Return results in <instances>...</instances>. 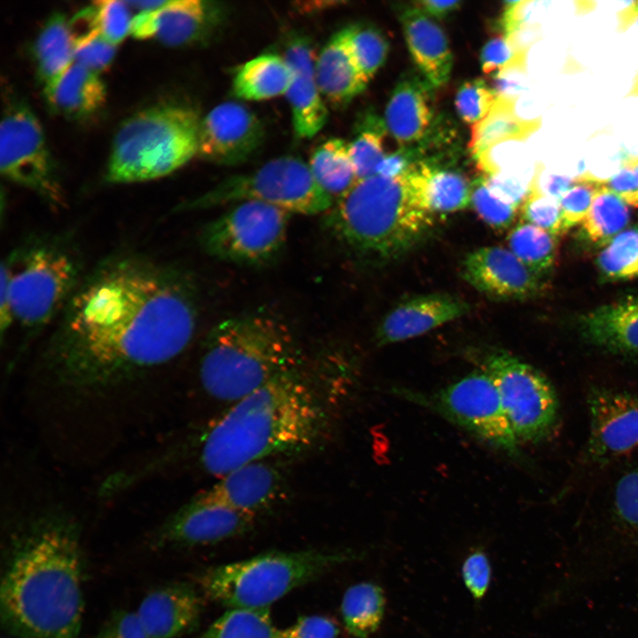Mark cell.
Segmentation results:
<instances>
[{
	"mask_svg": "<svg viewBox=\"0 0 638 638\" xmlns=\"http://www.w3.org/2000/svg\"><path fill=\"white\" fill-rule=\"evenodd\" d=\"M603 181L589 171L573 178V185L559 199L564 232L584 221Z\"/></svg>",
	"mask_w": 638,
	"mask_h": 638,
	"instance_id": "ab89813d",
	"label": "cell"
},
{
	"mask_svg": "<svg viewBox=\"0 0 638 638\" xmlns=\"http://www.w3.org/2000/svg\"><path fill=\"white\" fill-rule=\"evenodd\" d=\"M283 57L292 71L285 95L291 106L294 133L298 138H311L325 126L329 112L317 85L316 58L310 39L300 34L291 35Z\"/></svg>",
	"mask_w": 638,
	"mask_h": 638,
	"instance_id": "d6986e66",
	"label": "cell"
},
{
	"mask_svg": "<svg viewBox=\"0 0 638 638\" xmlns=\"http://www.w3.org/2000/svg\"><path fill=\"white\" fill-rule=\"evenodd\" d=\"M346 552L269 551L208 568L197 578L206 599L229 609H268L296 587L348 561Z\"/></svg>",
	"mask_w": 638,
	"mask_h": 638,
	"instance_id": "ba28073f",
	"label": "cell"
},
{
	"mask_svg": "<svg viewBox=\"0 0 638 638\" xmlns=\"http://www.w3.org/2000/svg\"><path fill=\"white\" fill-rule=\"evenodd\" d=\"M469 304L447 293H430L407 299L392 309L378 324L379 346L422 335L468 313Z\"/></svg>",
	"mask_w": 638,
	"mask_h": 638,
	"instance_id": "44dd1931",
	"label": "cell"
},
{
	"mask_svg": "<svg viewBox=\"0 0 638 638\" xmlns=\"http://www.w3.org/2000/svg\"><path fill=\"white\" fill-rule=\"evenodd\" d=\"M291 214L263 202L242 201L206 223L198 243L205 253L222 261L268 265L284 250Z\"/></svg>",
	"mask_w": 638,
	"mask_h": 638,
	"instance_id": "30bf717a",
	"label": "cell"
},
{
	"mask_svg": "<svg viewBox=\"0 0 638 638\" xmlns=\"http://www.w3.org/2000/svg\"><path fill=\"white\" fill-rule=\"evenodd\" d=\"M201 119L192 107L163 104L128 118L117 130L107 164L110 183L166 176L198 154Z\"/></svg>",
	"mask_w": 638,
	"mask_h": 638,
	"instance_id": "52a82bcc",
	"label": "cell"
},
{
	"mask_svg": "<svg viewBox=\"0 0 638 638\" xmlns=\"http://www.w3.org/2000/svg\"><path fill=\"white\" fill-rule=\"evenodd\" d=\"M614 502L621 520L633 527H638V470L619 479Z\"/></svg>",
	"mask_w": 638,
	"mask_h": 638,
	"instance_id": "f5cc1de1",
	"label": "cell"
},
{
	"mask_svg": "<svg viewBox=\"0 0 638 638\" xmlns=\"http://www.w3.org/2000/svg\"><path fill=\"white\" fill-rule=\"evenodd\" d=\"M461 274L472 287L495 300H525L544 287L538 275L509 249L497 245L470 252L462 262Z\"/></svg>",
	"mask_w": 638,
	"mask_h": 638,
	"instance_id": "e0dca14e",
	"label": "cell"
},
{
	"mask_svg": "<svg viewBox=\"0 0 638 638\" xmlns=\"http://www.w3.org/2000/svg\"><path fill=\"white\" fill-rule=\"evenodd\" d=\"M229 13V7L217 1L166 0L161 7L134 17L130 34L168 46L206 43L224 27Z\"/></svg>",
	"mask_w": 638,
	"mask_h": 638,
	"instance_id": "9a60e30c",
	"label": "cell"
},
{
	"mask_svg": "<svg viewBox=\"0 0 638 638\" xmlns=\"http://www.w3.org/2000/svg\"><path fill=\"white\" fill-rule=\"evenodd\" d=\"M246 200L305 215L326 213L333 205V198L314 179L308 164L289 155L271 160L253 172L227 177L175 210H204Z\"/></svg>",
	"mask_w": 638,
	"mask_h": 638,
	"instance_id": "9c48e42d",
	"label": "cell"
},
{
	"mask_svg": "<svg viewBox=\"0 0 638 638\" xmlns=\"http://www.w3.org/2000/svg\"><path fill=\"white\" fill-rule=\"evenodd\" d=\"M50 109L71 120H84L97 113L105 102V87L96 74L73 62L43 89Z\"/></svg>",
	"mask_w": 638,
	"mask_h": 638,
	"instance_id": "4316f807",
	"label": "cell"
},
{
	"mask_svg": "<svg viewBox=\"0 0 638 638\" xmlns=\"http://www.w3.org/2000/svg\"><path fill=\"white\" fill-rule=\"evenodd\" d=\"M496 96L487 83L479 78L464 82L455 97L456 112L463 122L474 126L490 113Z\"/></svg>",
	"mask_w": 638,
	"mask_h": 638,
	"instance_id": "60d3db41",
	"label": "cell"
},
{
	"mask_svg": "<svg viewBox=\"0 0 638 638\" xmlns=\"http://www.w3.org/2000/svg\"><path fill=\"white\" fill-rule=\"evenodd\" d=\"M292 71L284 58L268 52L241 65L233 76L231 92L245 100H265L286 94Z\"/></svg>",
	"mask_w": 638,
	"mask_h": 638,
	"instance_id": "83f0119b",
	"label": "cell"
},
{
	"mask_svg": "<svg viewBox=\"0 0 638 638\" xmlns=\"http://www.w3.org/2000/svg\"><path fill=\"white\" fill-rule=\"evenodd\" d=\"M268 609H229L196 638H279Z\"/></svg>",
	"mask_w": 638,
	"mask_h": 638,
	"instance_id": "d590c367",
	"label": "cell"
},
{
	"mask_svg": "<svg viewBox=\"0 0 638 638\" xmlns=\"http://www.w3.org/2000/svg\"><path fill=\"white\" fill-rule=\"evenodd\" d=\"M264 136L261 121L250 108L227 101L201 119L198 155L221 166H236L254 153Z\"/></svg>",
	"mask_w": 638,
	"mask_h": 638,
	"instance_id": "2e32d148",
	"label": "cell"
},
{
	"mask_svg": "<svg viewBox=\"0 0 638 638\" xmlns=\"http://www.w3.org/2000/svg\"><path fill=\"white\" fill-rule=\"evenodd\" d=\"M579 325L590 344L638 356V294L595 307L580 317Z\"/></svg>",
	"mask_w": 638,
	"mask_h": 638,
	"instance_id": "484cf974",
	"label": "cell"
},
{
	"mask_svg": "<svg viewBox=\"0 0 638 638\" xmlns=\"http://www.w3.org/2000/svg\"><path fill=\"white\" fill-rule=\"evenodd\" d=\"M485 372L499 392L518 443L538 441L552 432L559 403L544 375L505 351L492 353L486 358Z\"/></svg>",
	"mask_w": 638,
	"mask_h": 638,
	"instance_id": "7c38bea8",
	"label": "cell"
},
{
	"mask_svg": "<svg viewBox=\"0 0 638 638\" xmlns=\"http://www.w3.org/2000/svg\"><path fill=\"white\" fill-rule=\"evenodd\" d=\"M206 598L188 582H171L150 591L136 613L151 638H179L197 628Z\"/></svg>",
	"mask_w": 638,
	"mask_h": 638,
	"instance_id": "ffe728a7",
	"label": "cell"
},
{
	"mask_svg": "<svg viewBox=\"0 0 638 638\" xmlns=\"http://www.w3.org/2000/svg\"><path fill=\"white\" fill-rule=\"evenodd\" d=\"M603 184L628 206L638 208V182L631 169L621 168L609 178L604 179Z\"/></svg>",
	"mask_w": 638,
	"mask_h": 638,
	"instance_id": "11a10c76",
	"label": "cell"
},
{
	"mask_svg": "<svg viewBox=\"0 0 638 638\" xmlns=\"http://www.w3.org/2000/svg\"><path fill=\"white\" fill-rule=\"evenodd\" d=\"M254 519L199 493L156 528L152 545L163 549L214 544L247 533Z\"/></svg>",
	"mask_w": 638,
	"mask_h": 638,
	"instance_id": "5bb4252c",
	"label": "cell"
},
{
	"mask_svg": "<svg viewBox=\"0 0 638 638\" xmlns=\"http://www.w3.org/2000/svg\"><path fill=\"white\" fill-rule=\"evenodd\" d=\"M432 408L497 448L517 454L518 441L499 392L486 372H474L426 399Z\"/></svg>",
	"mask_w": 638,
	"mask_h": 638,
	"instance_id": "4fadbf2b",
	"label": "cell"
},
{
	"mask_svg": "<svg viewBox=\"0 0 638 638\" xmlns=\"http://www.w3.org/2000/svg\"><path fill=\"white\" fill-rule=\"evenodd\" d=\"M483 177L494 197L517 209L529 191L530 183L512 173L498 172Z\"/></svg>",
	"mask_w": 638,
	"mask_h": 638,
	"instance_id": "c3c4849f",
	"label": "cell"
},
{
	"mask_svg": "<svg viewBox=\"0 0 638 638\" xmlns=\"http://www.w3.org/2000/svg\"><path fill=\"white\" fill-rule=\"evenodd\" d=\"M315 77L323 99L331 106H347L370 80L360 67L344 27L331 36L315 59Z\"/></svg>",
	"mask_w": 638,
	"mask_h": 638,
	"instance_id": "cb8c5ba5",
	"label": "cell"
},
{
	"mask_svg": "<svg viewBox=\"0 0 638 638\" xmlns=\"http://www.w3.org/2000/svg\"><path fill=\"white\" fill-rule=\"evenodd\" d=\"M339 629L331 618L309 615L299 618L292 625L280 629L279 638H338Z\"/></svg>",
	"mask_w": 638,
	"mask_h": 638,
	"instance_id": "681fc988",
	"label": "cell"
},
{
	"mask_svg": "<svg viewBox=\"0 0 638 638\" xmlns=\"http://www.w3.org/2000/svg\"><path fill=\"white\" fill-rule=\"evenodd\" d=\"M386 131L384 119L373 112L363 113L357 120L354 137L348 143L357 180L376 175L385 156L383 140Z\"/></svg>",
	"mask_w": 638,
	"mask_h": 638,
	"instance_id": "e575fe53",
	"label": "cell"
},
{
	"mask_svg": "<svg viewBox=\"0 0 638 638\" xmlns=\"http://www.w3.org/2000/svg\"><path fill=\"white\" fill-rule=\"evenodd\" d=\"M352 51L367 78H373L384 65L389 43L382 31L370 24L357 23L346 27Z\"/></svg>",
	"mask_w": 638,
	"mask_h": 638,
	"instance_id": "f35d334b",
	"label": "cell"
},
{
	"mask_svg": "<svg viewBox=\"0 0 638 638\" xmlns=\"http://www.w3.org/2000/svg\"><path fill=\"white\" fill-rule=\"evenodd\" d=\"M521 220L557 237L564 234L559 201L533 187L519 206Z\"/></svg>",
	"mask_w": 638,
	"mask_h": 638,
	"instance_id": "b9f144b4",
	"label": "cell"
},
{
	"mask_svg": "<svg viewBox=\"0 0 638 638\" xmlns=\"http://www.w3.org/2000/svg\"><path fill=\"white\" fill-rule=\"evenodd\" d=\"M471 206L478 215L492 229L502 231L513 222L517 208L494 197L482 176L472 182Z\"/></svg>",
	"mask_w": 638,
	"mask_h": 638,
	"instance_id": "7bdbcfd3",
	"label": "cell"
},
{
	"mask_svg": "<svg viewBox=\"0 0 638 638\" xmlns=\"http://www.w3.org/2000/svg\"><path fill=\"white\" fill-rule=\"evenodd\" d=\"M509 250L531 271L540 276L550 269L557 257V238L551 233L521 222L511 229Z\"/></svg>",
	"mask_w": 638,
	"mask_h": 638,
	"instance_id": "d6a6232c",
	"label": "cell"
},
{
	"mask_svg": "<svg viewBox=\"0 0 638 638\" xmlns=\"http://www.w3.org/2000/svg\"><path fill=\"white\" fill-rule=\"evenodd\" d=\"M597 266L611 280L638 277V227L626 229L599 253Z\"/></svg>",
	"mask_w": 638,
	"mask_h": 638,
	"instance_id": "74e56055",
	"label": "cell"
},
{
	"mask_svg": "<svg viewBox=\"0 0 638 638\" xmlns=\"http://www.w3.org/2000/svg\"><path fill=\"white\" fill-rule=\"evenodd\" d=\"M74 62L98 74L113 61L116 45L99 33H94L74 41Z\"/></svg>",
	"mask_w": 638,
	"mask_h": 638,
	"instance_id": "f6af8a7d",
	"label": "cell"
},
{
	"mask_svg": "<svg viewBox=\"0 0 638 638\" xmlns=\"http://www.w3.org/2000/svg\"><path fill=\"white\" fill-rule=\"evenodd\" d=\"M399 19L420 74L432 88L446 84L453 66V55L441 27L414 4L400 10Z\"/></svg>",
	"mask_w": 638,
	"mask_h": 638,
	"instance_id": "603a6c76",
	"label": "cell"
},
{
	"mask_svg": "<svg viewBox=\"0 0 638 638\" xmlns=\"http://www.w3.org/2000/svg\"><path fill=\"white\" fill-rule=\"evenodd\" d=\"M96 638H151L136 611L116 610L100 627Z\"/></svg>",
	"mask_w": 638,
	"mask_h": 638,
	"instance_id": "816d5d0a",
	"label": "cell"
},
{
	"mask_svg": "<svg viewBox=\"0 0 638 638\" xmlns=\"http://www.w3.org/2000/svg\"><path fill=\"white\" fill-rule=\"evenodd\" d=\"M0 169L8 180L34 191L51 206L65 205L42 127L32 110L16 97L5 98L0 126Z\"/></svg>",
	"mask_w": 638,
	"mask_h": 638,
	"instance_id": "8fae6325",
	"label": "cell"
},
{
	"mask_svg": "<svg viewBox=\"0 0 638 638\" xmlns=\"http://www.w3.org/2000/svg\"><path fill=\"white\" fill-rule=\"evenodd\" d=\"M432 86L420 74H407L395 85L385 111L387 132L402 147L424 138L432 121Z\"/></svg>",
	"mask_w": 638,
	"mask_h": 638,
	"instance_id": "d4e9b609",
	"label": "cell"
},
{
	"mask_svg": "<svg viewBox=\"0 0 638 638\" xmlns=\"http://www.w3.org/2000/svg\"><path fill=\"white\" fill-rule=\"evenodd\" d=\"M100 35L116 45L129 33L132 19L126 1L103 0L92 3Z\"/></svg>",
	"mask_w": 638,
	"mask_h": 638,
	"instance_id": "ee69618b",
	"label": "cell"
},
{
	"mask_svg": "<svg viewBox=\"0 0 638 638\" xmlns=\"http://www.w3.org/2000/svg\"><path fill=\"white\" fill-rule=\"evenodd\" d=\"M629 221L628 205L603 184L582 222V229L591 242L603 245L622 232Z\"/></svg>",
	"mask_w": 638,
	"mask_h": 638,
	"instance_id": "836d02e7",
	"label": "cell"
},
{
	"mask_svg": "<svg viewBox=\"0 0 638 638\" xmlns=\"http://www.w3.org/2000/svg\"><path fill=\"white\" fill-rule=\"evenodd\" d=\"M622 165L634 172L638 182V156H626Z\"/></svg>",
	"mask_w": 638,
	"mask_h": 638,
	"instance_id": "91938a15",
	"label": "cell"
},
{
	"mask_svg": "<svg viewBox=\"0 0 638 638\" xmlns=\"http://www.w3.org/2000/svg\"><path fill=\"white\" fill-rule=\"evenodd\" d=\"M541 127V119L526 120L516 112V102L496 97L487 116L472 126L469 149L475 160L492 148L510 141H524Z\"/></svg>",
	"mask_w": 638,
	"mask_h": 638,
	"instance_id": "f1b7e54d",
	"label": "cell"
},
{
	"mask_svg": "<svg viewBox=\"0 0 638 638\" xmlns=\"http://www.w3.org/2000/svg\"><path fill=\"white\" fill-rule=\"evenodd\" d=\"M84 275L70 233H35L24 239L1 263V341L14 323L35 335L58 320Z\"/></svg>",
	"mask_w": 638,
	"mask_h": 638,
	"instance_id": "5b68a950",
	"label": "cell"
},
{
	"mask_svg": "<svg viewBox=\"0 0 638 638\" xmlns=\"http://www.w3.org/2000/svg\"><path fill=\"white\" fill-rule=\"evenodd\" d=\"M300 354L284 322L264 312L219 322L205 339L198 377L211 397L233 403L298 369Z\"/></svg>",
	"mask_w": 638,
	"mask_h": 638,
	"instance_id": "8992f818",
	"label": "cell"
},
{
	"mask_svg": "<svg viewBox=\"0 0 638 638\" xmlns=\"http://www.w3.org/2000/svg\"><path fill=\"white\" fill-rule=\"evenodd\" d=\"M280 489L278 471L262 460L226 473L210 488L200 493L211 500L256 517L274 503Z\"/></svg>",
	"mask_w": 638,
	"mask_h": 638,
	"instance_id": "7402d4cb",
	"label": "cell"
},
{
	"mask_svg": "<svg viewBox=\"0 0 638 638\" xmlns=\"http://www.w3.org/2000/svg\"><path fill=\"white\" fill-rule=\"evenodd\" d=\"M198 312L190 270L110 255L85 273L57 320L39 359L42 384L71 409L121 401L188 348Z\"/></svg>",
	"mask_w": 638,
	"mask_h": 638,
	"instance_id": "6da1fadb",
	"label": "cell"
},
{
	"mask_svg": "<svg viewBox=\"0 0 638 638\" xmlns=\"http://www.w3.org/2000/svg\"><path fill=\"white\" fill-rule=\"evenodd\" d=\"M588 408V452L594 459L608 460L638 447L637 396L616 390H593Z\"/></svg>",
	"mask_w": 638,
	"mask_h": 638,
	"instance_id": "ac0fdd59",
	"label": "cell"
},
{
	"mask_svg": "<svg viewBox=\"0 0 638 638\" xmlns=\"http://www.w3.org/2000/svg\"><path fill=\"white\" fill-rule=\"evenodd\" d=\"M626 97H638V72L634 77L632 87L626 94Z\"/></svg>",
	"mask_w": 638,
	"mask_h": 638,
	"instance_id": "94428289",
	"label": "cell"
},
{
	"mask_svg": "<svg viewBox=\"0 0 638 638\" xmlns=\"http://www.w3.org/2000/svg\"><path fill=\"white\" fill-rule=\"evenodd\" d=\"M385 609L383 589L372 582L349 587L342 598L341 614L348 633L355 638H368L381 625Z\"/></svg>",
	"mask_w": 638,
	"mask_h": 638,
	"instance_id": "1f68e13d",
	"label": "cell"
},
{
	"mask_svg": "<svg viewBox=\"0 0 638 638\" xmlns=\"http://www.w3.org/2000/svg\"><path fill=\"white\" fill-rule=\"evenodd\" d=\"M317 184L332 198L346 192L357 181L349 144L341 138H330L313 152L308 163Z\"/></svg>",
	"mask_w": 638,
	"mask_h": 638,
	"instance_id": "4dcf8cb0",
	"label": "cell"
},
{
	"mask_svg": "<svg viewBox=\"0 0 638 638\" xmlns=\"http://www.w3.org/2000/svg\"><path fill=\"white\" fill-rule=\"evenodd\" d=\"M414 4L431 18L440 19L457 11L462 2L423 0L415 2Z\"/></svg>",
	"mask_w": 638,
	"mask_h": 638,
	"instance_id": "6f0895ef",
	"label": "cell"
},
{
	"mask_svg": "<svg viewBox=\"0 0 638 638\" xmlns=\"http://www.w3.org/2000/svg\"><path fill=\"white\" fill-rule=\"evenodd\" d=\"M418 162L416 147L407 146L385 155L377 167L376 175L385 177L399 175Z\"/></svg>",
	"mask_w": 638,
	"mask_h": 638,
	"instance_id": "9f6ffc18",
	"label": "cell"
},
{
	"mask_svg": "<svg viewBox=\"0 0 638 638\" xmlns=\"http://www.w3.org/2000/svg\"><path fill=\"white\" fill-rule=\"evenodd\" d=\"M74 38L64 14H51L40 31L34 47L36 74L43 89L74 62Z\"/></svg>",
	"mask_w": 638,
	"mask_h": 638,
	"instance_id": "f546056e",
	"label": "cell"
},
{
	"mask_svg": "<svg viewBox=\"0 0 638 638\" xmlns=\"http://www.w3.org/2000/svg\"><path fill=\"white\" fill-rule=\"evenodd\" d=\"M429 167L426 197L434 214L454 213L471 205L472 183L463 173L440 166Z\"/></svg>",
	"mask_w": 638,
	"mask_h": 638,
	"instance_id": "8d00e7d4",
	"label": "cell"
},
{
	"mask_svg": "<svg viewBox=\"0 0 638 638\" xmlns=\"http://www.w3.org/2000/svg\"><path fill=\"white\" fill-rule=\"evenodd\" d=\"M78 524L51 510L11 537L0 585V621L15 638H78L85 559Z\"/></svg>",
	"mask_w": 638,
	"mask_h": 638,
	"instance_id": "7a4b0ae2",
	"label": "cell"
},
{
	"mask_svg": "<svg viewBox=\"0 0 638 638\" xmlns=\"http://www.w3.org/2000/svg\"><path fill=\"white\" fill-rule=\"evenodd\" d=\"M573 185V178L568 175L544 174V166L537 163L531 178L530 186L545 196L558 200Z\"/></svg>",
	"mask_w": 638,
	"mask_h": 638,
	"instance_id": "db71d44e",
	"label": "cell"
},
{
	"mask_svg": "<svg viewBox=\"0 0 638 638\" xmlns=\"http://www.w3.org/2000/svg\"><path fill=\"white\" fill-rule=\"evenodd\" d=\"M326 423L323 403L298 369L235 401L196 443L201 468L218 478L245 464L312 447Z\"/></svg>",
	"mask_w": 638,
	"mask_h": 638,
	"instance_id": "3957f363",
	"label": "cell"
},
{
	"mask_svg": "<svg viewBox=\"0 0 638 638\" xmlns=\"http://www.w3.org/2000/svg\"><path fill=\"white\" fill-rule=\"evenodd\" d=\"M527 53L518 51L504 35L492 38L480 54L482 72L489 74L517 60H526Z\"/></svg>",
	"mask_w": 638,
	"mask_h": 638,
	"instance_id": "7dc6e473",
	"label": "cell"
},
{
	"mask_svg": "<svg viewBox=\"0 0 638 638\" xmlns=\"http://www.w3.org/2000/svg\"><path fill=\"white\" fill-rule=\"evenodd\" d=\"M429 165L413 164L393 177L357 180L324 213L331 237L357 258L384 263L416 246L434 226L426 185Z\"/></svg>",
	"mask_w": 638,
	"mask_h": 638,
	"instance_id": "277c9868",
	"label": "cell"
},
{
	"mask_svg": "<svg viewBox=\"0 0 638 638\" xmlns=\"http://www.w3.org/2000/svg\"><path fill=\"white\" fill-rule=\"evenodd\" d=\"M617 28L620 32L626 31L638 19V1L629 2L628 5L620 10L617 14Z\"/></svg>",
	"mask_w": 638,
	"mask_h": 638,
	"instance_id": "680465c9",
	"label": "cell"
},
{
	"mask_svg": "<svg viewBox=\"0 0 638 638\" xmlns=\"http://www.w3.org/2000/svg\"><path fill=\"white\" fill-rule=\"evenodd\" d=\"M496 97L515 101L528 89L526 60H517L495 72L493 87Z\"/></svg>",
	"mask_w": 638,
	"mask_h": 638,
	"instance_id": "bcb514c9",
	"label": "cell"
},
{
	"mask_svg": "<svg viewBox=\"0 0 638 638\" xmlns=\"http://www.w3.org/2000/svg\"><path fill=\"white\" fill-rule=\"evenodd\" d=\"M462 578L470 594L480 600L486 593L491 578V567L486 555L476 550L470 554L462 565Z\"/></svg>",
	"mask_w": 638,
	"mask_h": 638,
	"instance_id": "f907efd6",
	"label": "cell"
}]
</instances>
